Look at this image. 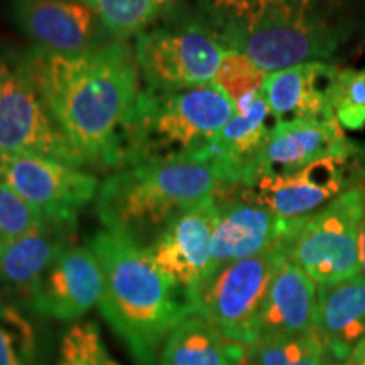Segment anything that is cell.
I'll list each match as a JSON object with an SVG mask.
<instances>
[{
	"instance_id": "26",
	"label": "cell",
	"mask_w": 365,
	"mask_h": 365,
	"mask_svg": "<svg viewBox=\"0 0 365 365\" xmlns=\"http://www.w3.org/2000/svg\"><path fill=\"white\" fill-rule=\"evenodd\" d=\"M267 75L269 73L255 66L247 56L237 51H228L213 81L232 100L237 115H242L262 93V85Z\"/></svg>"
},
{
	"instance_id": "19",
	"label": "cell",
	"mask_w": 365,
	"mask_h": 365,
	"mask_svg": "<svg viewBox=\"0 0 365 365\" xmlns=\"http://www.w3.org/2000/svg\"><path fill=\"white\" fill-rule=\"evenodd\" d=\"M317 313L318 284L287 259L267 291L255 328L257 339L318 333Z\"/></svg>"
},
{
	"instance_id": "33",
	"label": "cell",
	"mask_w": 365,
	"mask_h": 365,
	"mask_svg": "<svg viewBox=\"0 0 365 365\" xmlns=\"http://www.w3.org/2000/svg\"><path fill=\"white\" fill-rule=\"evenodd\" d=\"M357 170L360 181L365 180V145H359V154H357Z\"/></svg>"
},
{
	"instance_id": "16",
	"label": "cell",
	"mask_w": 365,
	"mask_h": 365,
	"mask_svg": "<svg viewBox=\"0 0 365 365\" xmlns=\"http://www.w3.org/2000/svg\"><path fill=\"white\" fill-rule=\"evenodd\" d=\"M274 120L264 93L254 100L249 110L232 118L215 139L196 156L207 163L217 176V185L252 186L259 180V161Z\"/></svg>"
},
{
	"instance_id": "2",
	"label": "cell",
	"mask_w": 365,
	"mask_h": 365,
	"mask_svg": "<svg viewBox=\"0 0 365 365\" xmlns=\"http://www.w3.org/2000/svg\"><path fill=\"white\" fill-rule=\"evenodd\" d=\"M103 274L100 312L120 336L135 365H156L178 323L191 313L188 296L124 234L100 230L90 240Z\"/></svg>"
},
{
	"instance_id": "6",
	"label": "cell",
	"mask_w": 365,
	"mask_h": 365,
	"mask_svg": "<svg viewBox=\"0 0 365 365\" xmlns=\"http://www.w3.org/2000/svg\"><path fill=\"white\" fill-rule=\"evenodd\" d=\"M134 48L145 86L156 90L210 83L228 53L202 11H171V6L153 26L135 36Z\"/></svg>"
},
{
	"instance_id": "25",
	"label": "cell",
	"mask_w": 365,
	"mask_h": 365,
	"mask_svg": "<svg viewBox=\"0 0 365 365\" xmlns=\"http://www.w3.org/2000/svg\"><path fill=\"white\" fill-rule=\"evenodd\" d=\"M327 346L319 333L261 336L249 346L245 365H325Z\"/></svg>"
},
{
	"instance_id": "32",
	"label": "cell",
	"mask_w": 365,
	"mask_h": 365,
	"mask_svg": "<svg viewBox=\"0 0 365 365\" xmlns=\"http://www.w3.org/2000/svg\"><path fill=\"white\" fill-rule=\"evenodd\" d=\"M349 364L350 365H365V340L360 341V344L354 349V352L350 354Z\"/></svg>"
},
{
	"instance_id": "1",
	"label": "cell",
	"mask_w": 365,
	"mask_h": 365,
	"mask_svg": "<svg viewBox=\"0 0 365 365\" xmlns=\"http://www.w3.org/2000/svg\"><path fill=\"white\" fill-rule=\"evenodd\" d=\"M41 97L83 166L117 170L118 139L140 95L135 51L110 39L88 53H24Z\"/></svg>"
},
{
	"instance_id": "3",
	"label": "cell",
	"mask_w": 365,
	"mask_h": 365,
	"mask_svg": "<svg viewBox=\"0 0 365 365\" xmlns=\"http://www.w3.org/2000/svg\"><path fill=\"white\" fill-rule=\"evenodd\" d=\"M234 117V103L215 81L178 90L145 86L118 139L117 171L196 159Z\"/></svg>"
},
{
	"instance_id": "14",
	"label": "cell",
	"mask_w": 365,
	"mask_h": 365,
	"mask_svg": "<svg viewBox=\"0 0 365 365\" xmlns=\"http://www.w3.org/2000/svg\"><path fill=\"white\" fill-rule=\"evenodd\" d=\"M11 17L41 53L75 56L112 39L97 14L80 0H11Z\"/></svg>"
},
{
	"instance_id": "22",
	"label": "cell",
	"mask_w": 365,
	"mask_h": 365,
	"mask_svg": "<svg viewBox=\"0 0 365 365\" xmlns=\"http://www.w3.org/2000/svg\"><path fill=\"white\" fill-rule=\"evenodd\" d=\"M249 346L227 339L208 319L196 313L178 323L163 346L161 365H242Z\"/></svg>"
},
{
	"instance_id": "10",
	"label": "cell",
	"mask_w": 365,
	"mask_h": 365,
	"mask_svg": "<svg viewBox=\"0 0 365 365\" xmlns=\"http://www.w3.org/2000/svg\"><path fill=\"white\" fill-rule=\"evenodd\" d=\"M0 182L48 222L70 227L100 190L91 173L33 154H0Z\"/></svg>"
},
{
	"instance_id": "31",
	"label": "cell",
	"mask_w": 365,
	"mask_h": 365,
	"mask_svg": "<svg viewBox=\"0 0 365 365\" xmlns=\"http://www.w3.org/2000/svg\"><path fill=\"white\" fill-rule=\"evenodd\" d=\"M364 190V210L362 218L359 225V264H360V276L365 277V180L360 181Z\"/></svg>"
},
{
	"instance_id": "7",
	"label": "cell",
	"mask_w": 365,
	"mask_h": 365,
	"mask_svg": "<svg viewBox=\"0 0 365 365\" xmlns=\"http://www.w3.org/2000/svg\"><path fill=\"white\" fill-rule=\"evenodd\" d=\"M287 261V244L227 264L188 293L191 313L213 323L227 339L250 346L271 282Z\"/></svg>"
},
{
	"instance_id": "30",
	"label": "cell",
	"mask_w": 365,
	"mask_h": 365,
	"mask_svg": "<svg viewBox=\"0 0 365 365\" xmlns=\"http://www.w3.org/2000/svg\"><path fill=\"white\" fill-rule=\"evenodd\" d=\"M313 0H202V11L213 26L244 24L269 9Z\"/></svg>"
},
{
	"instance_id": "24",
	"label": "cell",
	"mask_w": 365,
	"mask_h": 365,
	"mask_svg": "<svg viewBox=\"0 0 365 365\" xmlns=\"http://www.w3.org/2000/svg\"><path fill=\"white\" fill-rule=\"evenodd\" d=\"M98 16L112 39L127 41L153 26L170 0H80Z\"/></svg>"
},
{
	"instance_id": "11",
	"label": "cell",
	"mask_w": 365,
	"mask_h": 365,
	"mask_svg": "<svg viewBox=\"0 0 365 365\" xmlns=\"http://www.w3.org/2000/svg\"><path fill=\"white\" fill-rule=\"evenodd\" d=\"M359 154V150H357ZM357 154L318 159L298 171L266 175L252 186H239L240 195L284 220H301L360 181Z\"/></svg>"
},
{
	"instance_id": "34",
	"label": "cell",
	"mask_w": 365,
	"mask_h": 365,
	"mask_svg": "<svg viewBox=\"0 0 365 365\" xmlns=\"http://www.w3.org/2000/svg\"><path fill=\"white\" fill-rule=\"evenodd\" d=\"M325 365H350L349 360H339V359H333L330 354H328L327 364Z\"/></svg>"
},
{
	"instance_id": "23",
	"label": "cell",
	"mask_w": 365,
	"mask_h": 365,
	"mask_svg": "<svg viewBox=\"0 0 365 365\" xmlns=\"http://www.w3.org/2000/svg\"><path fill=\"white\" fill-rule=\"evenodd\" d=\"M44 340L31 309L0 303V365H46Z\"/></svg>"
},
{
	"instance_id": "5",
	"label": "cell",
	"mask_w": 365,
	"mask_h": 365,
	"mask_svg": "<svg viewBox=\"0 0 365 365\" xmlns=\"http://www.w3.org/2000/svg\"><path fill=\"white\" fill-rule=\"evenodd\" d=\"M330 0L293 2L269 9L244 24L215 27L228 51L247 56L266 73L328 61L344 39L331 22Z\"/></svg>"
},
{
	"instance_id": "28",
	"label": "cell",
	"mask_w": 365,
	"mask_h": 365,
	"mask_svg": "<svg viewBox=\"0 0 365 365\" xmlns=\"http://www.w3.org/2000/svg\"><path fill=\"white\" fill-rule=\"evenodd\" d=\"M333 115L341 129L362 130L365 127V70L345 68L336 76L331 97Z\"/></svg>"
},
{
	"instance_id": "21",
	"label": "cell",
	"mask_w": 365,
	"mask_h": 365,
	"mask_svg": "<svg viewBox=\"0 0 365 365\" xmlns=\"http://www.w3.org/2000/svg\"><path fill=\"white\" fill-rule=\"evenodd\" d=\"M317 327L327 352L333 359L349 360L365 340V277L318 284Z\"/></svg>"
},
{
	"instance_id": "4",
	"label": "cell",
	"mask_w": 365,
	"mask_h": 365,
	"mask_svg": "<svg viewBox=\"0 0 365 365\" xmlns=\"http://www.w3.org/2000/svg\"><path fill=\"white\" fill-rule=\"evenodd\" d=\"M217 182L212 168L196 159L135 164L100 185L97 213L107 230L145 249L176 215L212 198Z\"/></svg>"
},
{
	"instance_id": "20",
	"label": "cell",
	"mask_w": 365,
	"mask_h": 365,
	"mask_svg": "<svg viewBox=\"0 0 365 365\" xmlns=\"http://www.w3.org/2000/svg\"><path fill=\"white\" fill-rule=\"evenodd\" d=\"M75 228L46 222L0 250V303L24 307L34 281L51 264L59 250L73 244Z\"/></svg>"
},
{
	"instance_id": "29",
	"label": "cell",
	"mask_w": 365,
	"mask_h": 365,
	"mask_svg": "<svg viewBox=\"0 0 365 365\" xmlns=\"http://www.w3.org/2000/svg\"><path fill=\"white\" fill-rule=\"evenodd\" d=\"M46 222L39 212L0 182V250Z\"/></svg>"
},
{
	"instance_id": "12",
	"label": "cell",
	"mask_w": 365,
	"mask_h": 365,
	"mask_svg": "<svg viewBox=\"0 0 365 365\" xmlns=\"http://www.w3.org/2000/svg\"><path fill=\"white\" fill-rule=\"evenodd\" d=\"M213 200L218 217L210 272L289 244L304 220H284L274 215L267 208L244 198L237 185H217Z\"/></svg>"
},
{
	"instance_id": "18",
	"label": "cell",
	"mask_w": 365,
	"mask_h": 365,
	"mask_svg": "<svg viewBox=\"0 0 365 365\" xmlns=\"http://www.w3.org/2000/svg\"><path fill=\"white\" fill-rule=\"evenodd\" d=\"M357 150L339 122H276L259 161V178L298 171L323 158L354 156Z\"/></svg>"
},
{
	"instance_id": "9",
	"label": "cell",
	"mask_w": 365,
	"mask_h": 365,
	"mask_svg": "<svg viewBox=\"0 0 365 365\" xmlns=\"http://www.w3.org/2000/svg\"><path fill=\"white\" fill-rule=\"evenodd\" d=\"M364 210L360 181L325 208L304 218L287 244V259L317 284L359 276V225Z\"/></svg>"
},
{
	"instance_id": "15",
	"label": "cell",
	"mask_w": 365,
	"mask_h": 365,
	"mask_svg": "<svg viewBox=\"0 0 365 365\" xmlns=\"http://www.w3.org/2000/svg\"><path fill=\"white\" fill-rule=\"evenodd\" d=\"M217 217L212 196L176 215L145 247L150 261L186 296L212 271Z\"/></svg>"
},
{
	"instance_id": "27",
	"label": "cell",
	"mask_w": 365,
	"mask_h": 365,
	"mask_svg": "<svg viewBox=\"0 0 365 365\" xmlns=\"http://www.w3.org/2000/svg\"><path fill=\"white\" fill-rule=\"evenodd\" d=\"M56 365H120L108 352L97 323H75L59 345Z\"/></svg>"
},
{
	"instance_id": "17",
	"label": "cell",
	"mask_w": 365,
	"mask_h": 365,
	"mask_svg": "<svg viewBox=\"0 0 365 365\" xmlns=\"http://www.w3.org/2000/svg\"><path fill=\"white\" fill-rule=\"evenodd\" d=\"M340 68L328 61L269 73L262 85L274 120L336 122L331 108L333 88Z\"/></svg>"
},
{
	"instance_id": "13",
	"label": "cell",
	"mask_w": 365,
	"mask_h": 365,
	"mask_svg": "<svg viewBox=\"0 0 365 365\" xmlns=\"http://www.w3.org/2000/svg\"><path fill=\"white\" fill-rule=\"evenodd\" d=\"M103 274L90 245L68 244L31 286L24 308L39 317L76 322L100 303Z\"/></svg>"
},
{
	"instance_id": "8",
	"label": "cell",
	"mask_w": 365,
	"mask_h": 365,
	"mask_svg": "<svg viewBox=\"0 0 365 365\" xmlns=\"http://www.w3.org/2000/svg\"><path fill=\"white\" fill-rule=\"evenodd\" d=\"M0 154H33L83 166L41 97L24 53L0 56Z\"/></svg>"
}]
</instances>
